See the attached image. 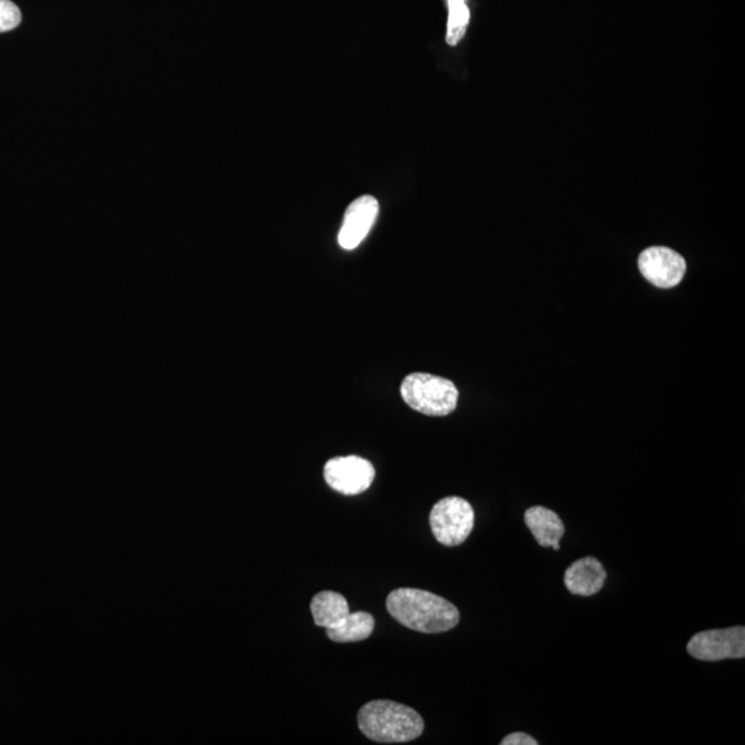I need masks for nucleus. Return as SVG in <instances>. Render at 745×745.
Listing matches in <instances>:
<instances>
[{
	"mask_svg": "<svg viewBox=\"0 0 745 745\" xmlns=\"http://www.w3.org/2000/svg\"><path fill=\"white\" fill-rule=\"evenodd\" d=\"M387 609L401 626L417 632H446L459 621V612L451 602L417 589L393 591L387 598Z\"/></svg>",
	"mask_w": 745,
	"mask_h": 745,
	"instance_id": "f257e3e1",
	"label": "nucleus"
},
{
	"mask_svg": "<svg viewBox=\"0 0 745 745\" xmlns=\"http://www.w3.org/2000/svg\"><path fill=\"white\" fill-rule=\"evenodd\" d=\"M361 732L376 743H408L424 732V721L414 708L389 700L370 701L358 713Z\"/></svg>",
	"mask_w": 745,
	"mask_h": 745,
	"instance_id": "f03ea898",
	"label": "nucleus"
},
{
	"mask_svg": "<svg viewBox=\"0 0 745 745\" xmlns=\"http://www.w3.org/2000/svg\"><path fill=\"white\" fill-rule=\"evenodd\" d=\"M406 405L419 414L443 417L457 408L458 389L451 380L430 373H411L400 384Z\"/></svg>",
	"mask_w": 745,
	"mask_h": 745,
	"instance_id": "7ed1b4c3",
	"label": "nucleus"
},
{
	"mask_svg": "<svg viewBox=\"0 0 745 745\" xmlns=\"http://www.w3.org/2000/svg\"><path fill=\"white\" fill-rule=\"evenodd\" d=\"M430 525L436 540L446 547L463 544L474 529L473 505L462 497H445L431 511Z\"/></svg>",
	"mask_w": 745,
	"mask_h": 745,
	"instance_id": "20e7f679",
	"label": "nucleus"
},
{
	"mask_svg": "<svg viewBox=\"0 0 745 745\" xmlns=\"http://www.w3.org/2000/svg\"><path fill=\"white\" fill-rule=\"evenodd\" d=\"M691 657L701 662H721L745 657V628L732 627L696 633L688 643Z\"/></svg>",
	"mask_w": 745,
	"mask_h": 745,
	"instance_id": "39448f33",
	"label": "nucleus"
},
{
	"mask_svg": "<svg viewBox=\"0 0 745 745\" xmlns=\"http://www.w3.org/2000/svg\"><path fill=\"white\" fill-rule=\"evenodd\" d=\"M326 484L346 496H357L372 486L376 472L373 464L359 456L335 457L324 469Z\"/></svg>",
	"mask_w": 745,
	"mask_h": 745,
	"instance_id": "423d86ee",
	"label": "nucleus"
},
{
	"mask_svg": "<svg viewBox=\"0 0 745 745\" xmlns=\"http://www.w3.org/2000/svg\"><path fill=\"white\" fill-rule=\"evenodd\" d=\"M639 271L648 282L660 289H673L684 281L685 258L664 246L647 248L638 258Z\"/></svg>",
	"mask_w": 745,
	"mask_h": 745,
	"instance_id": "0eeeda50",
	"label": "nucleus"
},
{
	"mask_svg": "<svg viewBox=\"0 0 745 745\" xmlns=\"http://www.w3.org/2000/svg\"><path fill=\"white\" fill-rule=\"evenodd\" d=\"M379 202L376 198L364 195L348 206L338 243L345 251H353L364 241L376 221Z\"/></svg>",
	"mask_w": 745,
	"mask_h": 745,
	"instance_id": "6e6552de",
	"label": "nucleus"
},
{
	"mask_svg": "<svg viewBox=\"0 0 745 745\" xmlns=\"http://www.w3.org/2000/svg\"><path fill=\"white\" fill-rule=\"evenodd\" d=\"M606 578V570L598 559L585 557L567 569L564 585L573 595L593 596L605 585Z\"/></svg>",
	"mask_w": 745,
	"mask_h": 745,
	"instance_id": "1a4fd4ad",
	"label": "nucleus"
},
{
	"mask_svg": "<svg viewBox=\"0 0 745 745\" xmlns=\"http://www.w3.org/2000/svg\"><path fill=\"white\" fill-rule=\"evenodd\" d=\"M525 522L538 546L552 547L554 551L561 549L559 543L564 535V525L557 512L546 507H532L525 512Z\"/></svg>",
	"mask_w": 745,
	"mask_h": 745,
	"instance_id": "9d476101",
	"label": "nucleus"
},
{
	"mask_svg": "<svg viewBox=\"0 0 745 745\" xmlns=\"http://www.w3.org/2000/svg\"><path fill=\"white\" fill-rule=\"evenodd\" d=\"M311 612H313L315 625L326 630L340 625L351 613L345 596L333 591L316 594L311 602Z\"/></svg>",
	"mask_w": 745,
	"mask_h": 745,
	"instance_id": "9b49d317",
	"label": "nucleus"
},
{
	"mask_svg": "<svg viewBox=\"0 0 745 745\" xmlns=\"http://www.w3.org/2000/svg\"><path fill=\"white\" fill-rule=\"evenodd\" d=\"M373 630V616L366 612H356L350 613L337 627L326 630V636L337 643L361 642L372 636Z\"/></svg>",
	"mask_w": 745,
	"mask_h": 745,
	"instance_id": "f8f14e48",
	"label": "nucleus"
},
{
	"mask_svg": "<svg viewBox=\"0 0 745 745\" xmlns=\"http://www.w3.org/2000/svg\"><path fill=\"white\" fill-rule=\"evenodd\" d=\"M449 23H447V44L456 46L463 39L469 23V9L465 0H447Z\"/></svg>",
	"mask_w": 745,
	"mask_h": 745,
	"instance_id": "ddd939ff",
	"label": "nucleus"
},
{
	"mask_svg": "<svg viewBox=\"0 0 745 745\" xmlns=\"http://www.w3.org/2000/svg\"><path fill=\"white\" fill-rule=\"evenodd\" d=\"M20 23V9L10 0H0V34L18 28Z\"/></svg>",
	"mask_w": 745,
	"mask_h": 745,
	"instance_id": "4468645a",
	"label": "nucleus"
},
{
	"mask_svg": "<svg viewBox=\"0 0 745 745\" xmlns=\"http://www.w3.org/2000/svg\"><path fill=\"white\" fill-rule=\"evenodd\" d=\"M501 745H537L538 743L536 742L535 738L531 737L529 734L522 733V732H516L510 734V736H507L503 742L500 743Z\"/></svg>",
	"mask_w": 745,
	"mask_h": 745,
	"instance_id": "2eb2a0df",
	"label": "nucleus"
}]
</instances>
